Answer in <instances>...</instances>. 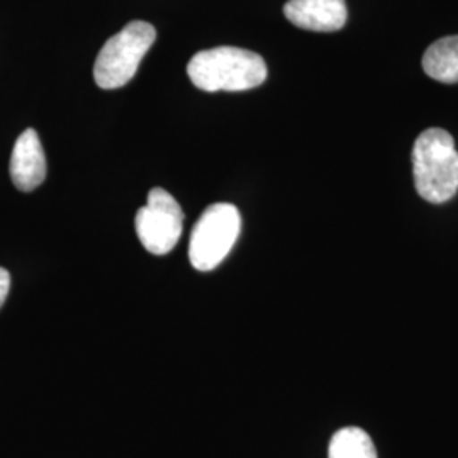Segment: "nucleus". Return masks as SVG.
<instances>
[{
    "label": "nucleus",
    "mask_w": 458,
    "mask_h": 458,
    "mask_svg": "<svg viewBox=\"0 0 458 458\" xmlns=\"http://www.w3.org/2000/svg\"><path fill=\"white\" fill-rule=\"evenodd\" d=\"M329 458H378L376 446L367 431L348 426L336 431L329 443Z\"/></svg>",
    "instance_id": "obj_9"
},
{
    "label": "nucleus",
    "mask_w": 458,
    "mask_h": 458,
    "mask_svg": "<svg viewBox=\"0 0 458 458\" xmlns=\"http://www.w3.org/2000/svg\"><path fill=\"white\" fill-rule=\"evenodd\" d=\"M423 70L437 82L458 83V36L442 38L426 49Z\"/></svg>",
    "instance_id": "obj_8"
},
{
    "label": "nucleus",
    "mask_w": 458,
    "mask_h": 458,
    "mask_svg": "<svg viewBox=\"0 0 458 458\" xmlns=\"http://www.w3.org/2000/svg\"><path fill=\"white\" fill-rule=\"evenodd\" d=\"M11 289V274L0 267V308L4 306Z\"/></svg>",
    "instance_id": "obj_10"
},
{
    "label": "nucleus",
    "mask_w": 458,
    "mask_h": 458,
    "mask_svg": "<svg viewBox=\"0 0 458 458\" xmlns=\"http://www.w3.org/2000/svg\"><path fill=\"white\" fill-rule=\"evenodd\" d=\"M134 226L141 245L153 255L170 253L181 240L183 213L175 197L165 189L155 187L148 194L134 219Z\"/></svg>",
    "instance_id": "obj_5"
},
{
    "label": "nucleus",
    "mask_w": 458,
    "mask_h": 458,
    "mask_svg": "<svg viewBox=\"0 0 458 458\" xmlns=\"http://www.w3.org/2000/svg\"><path fill=\"white\" fill-rule=\"evenodd\" d=\"M11 179L19 191L31 192L47 179V157L34 130L19 134L9 165Z\"/></svg>",
    "instance_id": "obj_7"
},
{
    "label": "nucleus",
    "mask_w": 458,
    "mask_h": 458,
    "mask_svg": "<svg viewBox=\"0 0 458 458\" xmlns=\"http://www.w3.org/2000/svg\"><path fill=\"white\" fill-rule=\"evenodd\" d=\"M155 41L157 30L145 21H132L109 38L94 65V81L98 87L113 90L131 82Z\"/></svg>",
    "instance_id": "obj_3"
},
{
    "label": "nucleus",
    "mask_w": 458,
    "mask_h": 458,
    "mask_svg": "<svg viewBox=\"0 0 458 458\" xmlns=\"http://www.w3.org/2000/svg\"><path fill=\"white\" fill-rule=\"evenodd\" d=\"M412 175L418 194L431 204H443L457 194L458 151L450 132L429 128L418 136Z\"/></svg>",
    "instance_id": "obj_2"
},
{
    "label": "nucleus",
    "mask_w": 458,
    "mask_h": 458,
    "mask_svg": "<svg viewBox=\"0 0 458 458\" xmlns=\"http://www.w3.org/2000/svg\"><path fill=\"white\" fill-rule=\"evenodd\" d=\"M242 231L240 211L226 202L209 206L200 214L191 234L189 259L199 272H211L228 257Z\"/></svg>",
    "instance_id": "obj_4"
},
{
    "label": "nucleus",
    "mask_w": 458,
    "mask_h": 458,
    "mask_svg": "<svg viewBox=\"0 0 458 458\" xmlns=\"http://www.w3.org/2000/svg\"><path fill=\"white\" fill-rule=\"evenodd\" d=\"M284 16L295 28L316 33H335L346 24L348 9L344 0H287Z\"/></svg>",
    "instance_id": "obj_6"
},
{
    "label": "nucleus",
    "mask_w": 458,
    "mask_h": 458,
    "mask_svg": "<svg viewBox=\"0 0 458 458\" xmlns=\"http://www.w3.org/2000/svg\"><path fill=\"white\" fill-rule=\"evenodd\" d=\"M187 75L204 92H242L260 87L268 75L262 56L234 47L204 49L187 65Z\"/></svg>",
    "instance_id": "obj_1"
}]
</instances>
